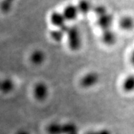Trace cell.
<instances>
[{
  "label": "cell",
  "mask_w": 134,
  "mask_h": 134,
  "mask_svg": "<svg viewBox=\"0 0 134 134\" xmlns=\"http://www.w3.org/2000/svg\"><path fill=\"white\" fill-rule=\"evenodd\" d=\"M46 131L48 134H72L78 132V127L73 122H52L49 124Z\"/></svg>",
  "instance_id": "cell-1"
},
{
  "label": "cell",
  "mask_w": 134,
  "mask_h": 134,
  "mask_svg": "<svg viewBox=\"0 0 134 134\" xmlns=\"http://www.w3.org/2000/svg\"><path fill=\"white\" fill-rule=\"evenodd\" d=\"M66 34L68 36V43L70 50L77 51L80 49L82 45V38L78 29L75 26H69Z\"/></svg>",
  "instance_id": "cell-2"
},
{
  "label": "cell",
  "mask_w": 134,
  "mask_h": 134,
  "mask_svg": "<svg viewBox=\"0 0 134 134\" xmlns=\"http://www.w3.org/2000/svg\"><path fill=\"white\" fill-rule=\"evenodd\" d=\"M33 94L36 99L43 101L48 97L49 94L48 86L43 82L37 83L34 87Z\"/></svg>",
  "instance_id": "cell-3"
},
{
  "label": "cell",
  "mask_w": 134,
  "mask_h": 134,
  "mask_svg": "<svg viewBox=\"0 0 134 134\" xmlns=\"http://www.w3.org/2000/svg\"><path fill=\"white\" fill-rule=\"evenodd\" d=\"M99 81V76L95 72L86 74L81 81V85L85 88H90L97 85Z\"/></svg>",
  "instance_id": "cell-4"
},
{
  "label": "cell",
  "mask_w": 134,
  "mask_h": 134,
  "mask_svg": "<svg viewBox=\"0 0 134 134\" xmlns=\"http://www.w3.org/2000/svg\"><path fill=\"white\" fill-rule=\"evenodd\" d=\"M114 22V17L108 12L101 16L99 17L97 20L98 26L103 30L110 29Z\"/></svg>",
  "instance_id": "cell-5"
},
{
  "label": "cell",
  "mask_w": 134,
  "mask_h": 134,
  "mask_svg": "<svg viewBox=\"0 0 134 134\" xmlns=\"http://www.w3.org/2000/svg\"><path fill=\"white\" fill-rule=\"evenodd\" d=\"M62 14L65 20H74L77 18L79 12L76 6L68 5L64 8Z\"/></svg>",
  "instance_id": "cell-6"
},
{
  "label": "cell",
  "mask_w": 134,
  "mask_h": 134,
  "mask_svg": "<svg viewBox=\"0 0 134 134\" xmlns=\"http://www.w3.org/2000/svg\"><path fill=\"white\" fill-rule=\"evenodd\" d=\"M101 37L103 43L107 45H114L117 40L116 33L110 29L103 30Z\"/></svg>",
  "instance_id": "cell-7"
},
{
  "label": "cell",
  "mask_w": 134,
  "mask_h": 134,
  "mask_svg": "<svg viewBox=\"0 0 134 134\" xmlns=\"http://www.w3.org/2000/svg\"><path fill=\"white\" fill-rule=\"evenodd\" d=\"M50 21L54 26L61 28L65 25V19L62 13L58 12H54L50 16Z\"/></svg>",
  "instance_id": "cell-8"
},
{
  "label": "cell",
  "mask_w": 134,
  "mask_h": 134,
  "mask_svg": "<svg viewBox=\"0 0 134 134\" xmlns=\"http://www.w3.org/2000/svg\"><path fill=\"white\" fill-rule=\"evenodd\" d=\"M45 55L44 53L40 50H36L34 51L30 57V62L33 64L39 65L44 62Z\"/></svg>",
  "instance_id": "cell-9"
},
{
  "label": "cell",
  "mask_w": 134,
  "mask_h": 134,
  "mask_svg": "<svg viewBox=\"0 0 134 134\" xmlns=\"http://www.w3.org/2000/svg\"><path fill=\"white\" fill-rule=\"evenodd\" d=\"M119 25L122 30L130 31L134 28V19L131 16H124L120 19Z\"/></svg>",
  "instance_id": "cell-10"
},
{
  "label": "cell",
  "mask_w": 134,
  "mask_h": 134,
  "mask_svg": "<svg viewBox=\"0 0 134 134\" xmlns=\"http://www.w3.org/2000/svg\"><path fill=\"white\" fill-rule=\"evenodd\" d=\"M15 84L10 78H6L1 81L0 91L3 93H8L14 89Z\"/></svg>",
  "instance_id": "cell-11"
},
{
  "label": "cell",
  "mask_w": 134,
  "mask_h": 134,
  "mask_svg": "<svg viewBox=\"0 0 134 134\" xmlns=\"http://www.w3.org/2000/svg\"><path fill=\"white\" fill-rule=\"evenodd\" d=\"M79 13L83 15H87L92 10V6L88 0H81L76 6Z\"/></svg>",
  "instance_id": "cell-12"
},
{
  "label": "cell",
  "mask_w": 134,
  "mask_h": 134,
  "mask_svg": "<svg viewBox=\"0 0 134 134\" xmlns=\"http://www.w3.org/2000/svg\"><path fill=\"white\" fill-rule=\"evenodd\" d=\"M122 87L123 90L127 93L134 91V75H130L124 79Z\"/></svg>",
  "instance_id": "cell-13"
},
{
  "label": "cell",
  "mask_w": 134,
  "mask_h": 134,
  "mask_svg": "<svg viewBox=\"0 0 134 134\" xmlns=\"http://www.w3.org/2000/svg\"><path fill=\"white\" fill-rule=\"evenodd\" d=\"M64 34H65L59 29L58 30H54L50 32V36L54 41L60 42L63 39Z\"/></svg>",
  "instance_id": "cell-14"
},
{
  "label": "cell",
  "mask_w": 134,
  "mask_h": 134,
  "mask_svg": "<svg viewBox=\"0 0 134 134\" xmlns=\"http://www.w3.org/2000/svg\"><path fill=\"white\" fill-rule=\"evenodd\" d=\"M92 10H93L95 15L98 16V18L107 13L106 8L105 7V6H104L103 5H100L96 6L92 8Z\"/></svg>",
  "instance_id": "cell-15"
},
{
  "label": "cell",
  "mask_w": 134,
  "mask_h": 134,
  "mask_svg": "<svg viewBox=\"0 0 134 134\" xmlns=\"http://www.w3.org/2000/svg\"><path fill=\"white\" fill-rule=\"evenodd\" d=\"M14 0H4L1 3V10L4 12H7L10 9L12 3Z\"/></svg>",
  "instance_id": "cell-16"
},
{
  "label": "cell",
  "mask_w": 134,
  "mask_h": 134,
  "mask_svg": "<svg viewBox=\"0 0 134 134\" xmlns=\"http://www.w3.org/2000/svg\"><path fill=\"white\" fill-rule=\"evenodd\" d=\"M86 134H112L110 130L107 129H102L90 131L86 133Z\"/></svg>",
  "instance_id": "cell-17"
},
{
  "label": "cell",
  "mask_w": 134,
  "mask_h": 134,
  "mask_svg": "<svg viewBox=\"0 0 134 134\" xmlns=\"http://www.w3.org/2000/svg\"><path fill=\"white\" fill-rule=\"evenodd\" d=\"M15 134H30L29 131L25 130H21L18 131Z\"/></svg>",
  "instance_id": "cell-18"
},
{
  "label": "cell",
  "mask_w": 134,
  "mask_h": 134,
  "mask_svg": "<svg viewBox=\"0 0 134 134\" xmlns=\"http://www.w3.org/2000/svg\"><path fill=\"white\" fill-rule=\"evenodd\" d=\"M130 62L133 65H134V50L132 52L130 55Z\"/></svg>",
  "instance_id": "cell-19"
},
{
  "label": "cell",
  "mask_w": 134,
  "mask_h": 134,
  "mask_svg": "<svg viewBox=\"0 0 134 134\" xmlns=\"http://www.w3.org/2000/svg\"><path fill=\"white\" fill-rule=\"evenodd\" d=\"M72 134H79V132H75V133H73Z\"/></svg>",
  "instance_id": "cell-20"
},
{
  "label": "cell",
  "mask_w": 134,
  "mask_h": 134,
  "mask_svg": "<svg viewBox=\"0 0 134 134\" xmlns=\"http://www.w3.org/2000/svg\"><path fill=\"white\" fill-rule=\"evenodd\" d=\"M0 83H1V80H0Z\"/></svg>",
  "instance_id": "cell-21"
}]
</instances>
